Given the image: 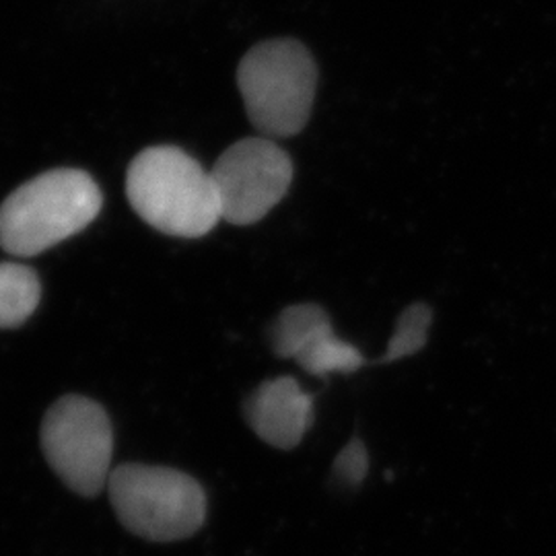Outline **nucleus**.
Returning <instances> with one entry per match:
<instances>
[{
  "label": "nucleus",
  "mask_w": 556,
  "mask_h": 556,
  "mask_svg": "<svg viewBox=\"0 0 556 556\" xmlns=\"http://www.w3.org/2000/svg\"><path fill=\"white\" fill-rule=\"evenodd\" d=\"M126 194L140 219L172 238H202L223 219L211 172L179 147L140 151L126 174Z\"/></svg>",
  "instance_id": "obj_1"
},
{
  "label": "nucleus",
  "mask_w": 556,
  "mask_h": 556,
  "mask_svg": "<svg viewBox=\"0 0 556 556\" xmlns=\"http://www.w3.org/2000/svg\"><path fill=\"white\" fill-rule=\"evenodd\" d=\"M100 186L87 172L54 169L23 184L0 206V245L13 256H36L77 236L100 215Z\"/></svg>",
  "instance_id": "obj_2"
},
{
  "label": "nucleus",
  "mask_w": 556,
  "mask_h": 556,
  "mask_svg": "<svg viewBox=\"0 0 556 556\" xmlns=\"http://www.w3.org/2000/svg\"><path fill=\"white\" fill-rule=\"evenodd\" d=\"M238 87L260 137L289 139L299 135L312 116L318 66L301 41H262L239 62Z\"/></svg>",
  "instance_id": "obj_3"
},
{
  "label": "nucleus",
  "mask_w": 556,
  "mask_h": 556,
  "mask_svg": "<svg viewBox=\"0 0 556 556\" xmlns=\"http://www.w3.org/2000/svg\"><path fill=\"white\" fill-rule=\"evenodd\" d=\"M108 493L122 526L151 542L194 536L206 519L204 489L176 468L124 464L112 470Z\"/></svg>",
  "instance_id": "obj_4"
},
{
  "label": "nucleus",
  "mask_w": 556,
  "mask_h": 556,
  "mask_svg": "<svg viewBox=\"0 0 556 556\" xmlns=\"http://www.w3.org/2000/svg\"><path fill=\"white\" fill-rule=\"evenodd\" d=\"M41 450L60 480L83 497H98L108 486L114 431L96 400L64 396L41 422Z\"/></svg>",
  "instance_id": "obj_5"
},
{
  "label": "nucleus",
  "mask_w": 556,
  "mask_h": 556,
  "mask_svg": "<svg viewBox=\"0 0 556 556\" xmlns=\"http://www.w3.org/2000/svg\"><path fill=\"white\" fill-rule=\"evenodd\" d=\"M211 178L223 220L245 227L264 219L285 199L293 181V161L275 140L252 137L223 151Z\"/></svg>",
  "instance_id": "obj_6"
},
{
  "label": "nucleus",
  "mask_w": 556,
  "mask_h": 556,
  "mask_svg": "<svg viewBox=\"0 0 556 556\" xmlns=\"http://www.w3.org/2000/svg\"><path fill=\"white\" fill-rule=\"evenodd\" d=\"M270 342L278 357L293 358L303 371L316 378L355 374L365 365L357 346L334 334L328 312L316 303L282 309L273 326Z\"/></svg>",
  "instance_id": "obj_7"
},
{
  "label": "nucleus",
  "mask_w": 556,
  "mask_h": 556,
  "mask_svg": "<svg viewBox=\"0 0 556 556\" xmlns=\"http://www.w3.org/2000/svg\"><path fill=\"white\" fill-rule=\"evenodd\" d=\"M243 417L268 445L293 450L314 422V397L293 378L268 379L245 400Z\"/></svg>",
  "instance_id": "obj_8"
},
{
  "label": "nucleus",
  "mask_w": 556,
  "mask_h": 556,
  "mask_svg": "<svg viewBox=\"0 0 556 556\" xmlns=\"http://www.w3.org/2000/svg\"><path fill=\"white\" fill-rule=\"evenodd\" d=\"M41 287L38 275L17 262L0 264V328H15L38 309Z\"/></svg>",
  "instance_id": "obj_9"
},
{
  "label": "nucleus",
  "mask_w": 556,
  "mask_h": 556,
  "mask_svg": "<svg viewBox=\"0 0 556 556\" xmlns=\"http://www.w3.org/2000/svg\"><path fill=\"white\" fill-rule=\"evenodd\" d=\"M433 321V312L425 303H413L408 305L396 321V330L390 338L388 351L376 361L378 365L394 363L400 358L417 355L418 351L425 349L429 328Z\"/></svg>",
  "instance_id": "obj_10"
},
{
  "label": "nucleus",
  "mask_w": 556,
  "mask_h": 556,
  "mask_svg": "<svg viewBox=\"0 0 556 556\" xmlns=\"http://www.w3.org/2000/svg\"><path fill=\"white\" fill-rule=\"evenodd\" d=\"M369 472V456L365 445L353 439L334 459L332 466V475L340 486H349V489H357L358 484L365 480Z\"/></svg>",
  "instance_id": "obj_11"
}]
</instances>
